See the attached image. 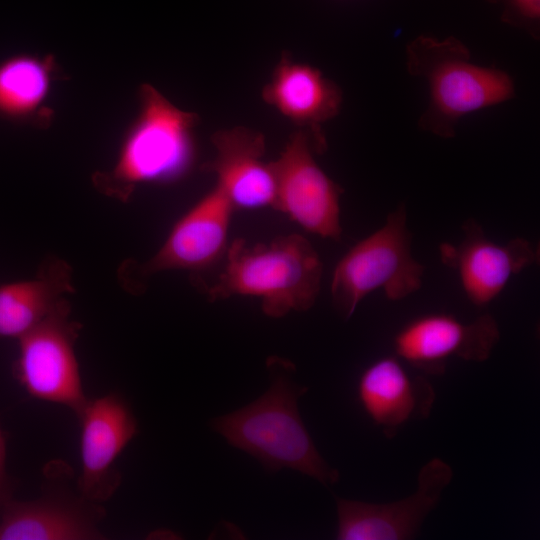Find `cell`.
<instances>
[{"label":"cell","instance_id":"8992f818","mask_svg":"<svg viewBox=\"0 0 540 540\" xmlns=\"http://www.w3.org/2000/svg\"><path fill=\"white\" fill-rule=\"evenodd\" d=\"M327 148L324 134L299 129L279 157L270 162L275 178L273 208L308 232L340 240V198L343 189L317 164L314 154Z\"/></svg>","mask_w":540,"mask_h":540},{"label":"cell","instance_id":"5bb4252c","mask_svg":"<svg viewBox=\"0 0 540 540\" xmlns=\"http://www.w3.org/2000/svg\"><path fill=\"white\" fill-rule=\"evenodd\" d=\"M215 156L203 165L216 176L218 186L236 209L272 207L275 178L264 160V135L246 126L221 129L212 134Z\"/></svg>","mask_w":540,"mask_h":540},{"label":"cell","instance_id":"30bf717a","mask_svg":"<svg viewBox=\"0 0 540 540\" xmlns=\"http://www.w3.org/2000/svg\"><path fill=\"white\" fill-rule=\"evenodd\" d=\"M499 339V326L490 314L465 323L450 314L432 313L404 325L393 337V349L398 358L414 368L441 374L452 357L486 361Z\"/></svg>","mask_w":540,"mask_h":540},{"label":"cell","instance_id":"5b68a950","mask_svg":"<svg viewBox=\"0 0 540 540\" xmlns=\"http://www.w3.org/2000/svg\"><path fill=\"white\" fill-rule=\"evenodd\" d=\"M412 235L404 204L389 213L382 227L355 244L337 263L331 296L338 314L348 320L374 290L396 301L422 286L424 266L411 252Z\"/></svg>","mask_w":540,"mask_h":540},{"label":"cell","instance_id":"ba28073f","mask_svg":"<svg viewBox=\"0 0 540 540\" xmlns=\"http://www.w3.org/2000/svg\"><path fill=\"white\" fill-rule=\"evenodd\" d=\"M453 477L451 466L435 457L424 464L411 495L389 503L337 498L338 540H406L420 530Z\"/></svg>","mask_w":540,"mask_h":540},{"label":"cell","instance_id":"e0dca14e","mask_svg":"<svg viewBox=\"0 0 540 540\" xmlns=\"http://www.w3.org/2000/svg\"><path fill=\"white\" fill-rule=\"evenodd\" d=\"M72 269L58 258L46 261L33 278L0 285V339H19L73 293Z\"/></svg>","mask_w":540,"mask_h":540},{"label":"cell","instance_id":"9c48e42d","mask_svg":"<svg viewBox=\"0 0 540 540\" xmlns=\"http://www.w3.org/2000/svg\"><path fill=\"white\" fill-rule=\"evenodd\" d=\"M76 415L80 422L78 491L84 498L102 504L120 484L121 476L114 465L138 433L137 421L128 402L116 392L88 399Z\"/></svg>","mask_w":540,"mask_h":540},{"label":"cell","instance_id":"7a4b0ae2","mask_svg":"<svg viewBox=\"0 0 540 540\" xmlns=\"http://www.w3.org/2000/svg\"><path fill=\"white\" fill-rule=\"evenodd\" d=\"M406 68L425 80L429 90L418 126L444 139L455 136L464 116L509 101L516 92L511 75L473 63L468 47L453 36L422 35L411 40L406 46Z\"/></svg>","mask_w":540,"mask_h":540},{"label":"cell","instance_id":"9a60e30c","mask_svg":"<svg viewBox=\"0 0 540 540\" xmlns=\"http://www.w3.org/2000/svg\"><path fill=\"white\" fill-rule=\"evenodd\" d=\"M357 398L370 420L391 438L407 422L430 414L435 392L426 378L413 375L400 358L390 355L362 371Z\"/></svg>","mask_w":540,"mask_h":540},{"label":"cell","instance_id":"8fae6325","mask_svg":"<svg viewBox=\"0 0 540 540\" xmlns=\"http://www.w3.org/2000/svg\"><path fill=\"white\" fill-rule=\"evenodd\" d=\"M462 231L459 243L439 246L440 259L455 271L467 298L478 307L491 303L512 276L539 262V247L525 238L498 244L474 219L465 221Z\"/></svg>","mask_w":540,"mask_h":540},{"label":"cell","instance_id":"7c38bea8","mask_svg":"<svg viewBox=\"0 0 540 540\" xmlns=\"http://www.w3.org/2000/svg\"><path fill=\"white\" fill-rule=\"evenodd\" d=\"M234 210L215 185L174 224L159 250L140 266V274L199 270L217 261L227 250Z\"/></svg>","mask_w":540,"mask_h":540},{"label":"cell","instance_id":"d6986e66","mask_svg":"<svg viewBox=\"0 0 540 540\" xmlns=\"http://www.w3.org/2000/svg\"><path fill=\"white\" fill-rule=\"evenodd\" d=\"M503 7V21L539 36L540 0H490Z\"/></svg>","mask_w":540,"mask_h":540},{"label":"cell","instance_id":"52a82bcc","mask_svg":"<svg viewBox=\"0 0 540 540\" xmlns=\"http://www.w3.org/2000/svg\"><path fill=\"white\" fill-rule=\"evenodd\" d=\"M67 299L35 328L18 339L13 374L33 398L66 406L77 414L86 397L75 344L82 328L70 318Z\"/></svg>","mask_w":540,"mask_h":540},{"label":"cell","instance_id":"277c9868","mask_svg":"<svg viewBox=\"0 0 540 540\" xmlns=\"http://www.w3.org/2000/svg\"><path fill=\"white\" fill-rule=\"evenodd\" d=\"M196 114L181 110L147 85L140 113L121 147L104 190L125 200L140 183L163 182L182 175L195 154Z\"/></svg>","mask_w":540,"mask_h":540},{"label":"cell","instance_id":"2e32d148","mask_svg":"<svg viewBox=\"0 0 540 540\" xmlns=\"http://www.w3.org/2000/svg\"><path fill=\"white\" fill-rule=\"evenodd\" d=\"M261 97L301 129L318 134L323 133V123L339 114L343 102L342 90L334 81L287 52L281 55L263 86Z\"/></svg>","mask_w":540,"mask_h":540},{"label":"cell","instance_id":"6da1fadb","mask_svg":"<svg viewBox=\"0 0 540 540\" xmlns=\"http://www.w3.org/2000/svg\"><path fill=\"white\" fill-rule=\"evenodd\" d=\"M225 253L222 272L212 284H201L210 301L258 297L262 311L272 318L307 311L316 302L323 265L305 237L290 234L252 246L237 238Z\"/></svg>","mask_w":540,"mask_h":540},{"label":"cell","instance_id":"4fadbf2b","mask_svg":"<svg viewBox=\"0 0 540 540\" xmlns=\"http://www.w3.org/2000/svg\"><path fill=\"white\" fill-rule=\"evenodd\" d=\"M101 504L52 489L30 501L11 500L0 512V540L104 539Z\"/></svg>","mask_w":540,"mask_h":540},{"label":"cell","instance_id":"3957f363","mask_svg":"<svg viewBox=\"0 0 540 540\" xmlns=\"http://www.w3.org/2000/svg\"><path fill=\"white\" fill-rule=\"evenodd\" d=\"M271 368L269 389L247 406L214 418L213 429L270 472L286 467L334 484L339 473L322 458L298 412L297 400L307 388L294 385L285 368Z\"/></svg>","mask_w":540,"mask_h":540},{"label":"cell","instance_id":"ffe728a7","mask_svg":"<svg viewBox=\"0 0 540 540\" xmlns=\"http://www.w3.org/2000/svg\"><path fill=\"white\" fill-rule=\"evenodd\" d=\"M14 484L6 471V438L0 425V512L13 500Z\"/></svg>","mask_w":540,"mask_h":540},{"label":"cell","instance_id":"ac0fdd59","mask_svg":"<svg viewBox=\"0 0 540 540\" xmlns=\"http://www.w3.org/2000/svg\"><path fill=\"white\" fill-rule=\"evenodd\" d=\"M50 75L40 59L14 55L0 62V116L25 118L43 103Z\"/></svg>","mask_w":540,"mask_h":540}]
</instances>
